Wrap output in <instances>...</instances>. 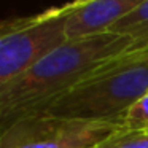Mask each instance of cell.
I'll use <instances>...</instances> for the list:
<instances>
[{
  "mask_svg": "<svg viewBox=\"0 0 148 148\" xmlns=\"http://www.w3.org/2000/svg\"><path fill=\"white\" fill-rule=\"evenodd\" d=\"M96 148H148V131L121 129Z\"/></svg>",
  "mask_w": 148,
  "mask_h": 148,
  "instance_id": "obj_7",
  "label": "cell"
},
{
  "mask_svg": "<svg viewBox=\"0 0 148 148\" xmlns=\"http://www.w3.org/2000/svg\"><path fill=\"white\" fill-rule=\"evenodd\" d=\"M2 134H3V126H2V123H0V138H2Z\"/></svg>",
  "mask_w": 148,
  "mask_h": 148,
  "instance_id": "obj_9",
  "label": "cell"
},
{
  "mask_svg": "<svg viewBox=\"0 0 148 148\" xmlns=\"http://www.w3.org/2000/svg\"><path fill=\"white\" fill-rule=\"evenodd\" d=\"M108 32L131 37L132 51H148V0H145L131 14L115 23Z\"/></svg>",
  "mask_w": 148,
  "mask_h": 148,
  "instance_id": "obj_6",
  "label": "cell"
},
{
  "mask_svg": "<svg viewBox=\"0 0 148 148\" xmlns=\"http://www.w3.org/2000/svg\"><path fill=\"white\" fill-rule=\"evenodd\" d=\"M127 53H132V38L123 34L105 32L65 40L0 94L3 129L40 115L54 99Z\"/></svg>",
  "mask_w": 148,
  "mask_h": 148,
  "instance_id": "obj_1",
  "label": "cell"
},
{
  "mask_svg": "<svg viewBox=\"0 0 148 148\" xmlns=\"http://www.w3.org/2000/svg\"><path fill=\"white\" fill-rule=\"evenodd\" d=\"M145 0H73L67 3L65 35L67 40L105 34Z\"/></svg>",
  "mask_w": 148,
  "mask_h": 148,
  "instance_id": "obj_5",
  "label": "cell"
},
{
  "mask_svg": "<svg viewBox=\"0 0 148 148\" xmlns=\"http://www.w3.org/2000/svg\"><path fill=\"white\" fill-rule=\"evenodd\" d=\"M121 129L116 123L35 115L3 129L0 148H94Z\"/></svg>",
  "mask_w": 148,
  "mask_h": 148,
  "instance_id": "obj_4",
  "label": "cell"
},
{
  "mask_svg": "<svg viewBox=\"0 0 148 148\" xmlns=\"http://www.w3.org/2000/svg\"><path fill=\"white\" fill-rule=\"evenodd\" d=\"M147 92L148 51H132L91 73L40 115L123 126L129 107Z\"/></svg>",
  "mask_w": 148,
  "mask_h": 148,
  "instance_id": "obj_2",
  "label": "cell"
},
{
  "mask_svg": "<svg viewBox=\"0 0 148 148\" xmlns=\"http://www.w3.org/2000/svg\"><path fill=\"white\" fill-rule=\"evenodd\" d=\"M123 127L129 131H148V92L129 107L123 119Z\"/></svg>",
  "mask_w": 148,
  "mask_h": 148,
  "instance_id": "obj_8",
  "label": "cell"
},
{
  "mask_svg": "<svg viewBox=\"0 0 148 148\" xmlns=\"http://www.w3.org/2000/svg\"><path fill=\"white\" fill-rule=\"evenodd\" d=\"M94 148H96V147H94Z\"/></svg>",
  "mask_w": 148,
  "mask_h": 148,
  "instance_id": "obj_10",
  "label": "cell"
},
{
  "mask_svg": "<svg viewBox=\"0 0 148 148\" xmlns=\"http://www.w3.org/2000/svg\"><path fill=\"white\" fill-rule=\"evenodd\" d=\"M67 3L38 14L0 21V94L67 40Z\"/></svg>",
  "mask_w": 148,
  "mask_h": 148,
  "instance_id": "obj_3",
  "label": "cell"
}]
</instances>
